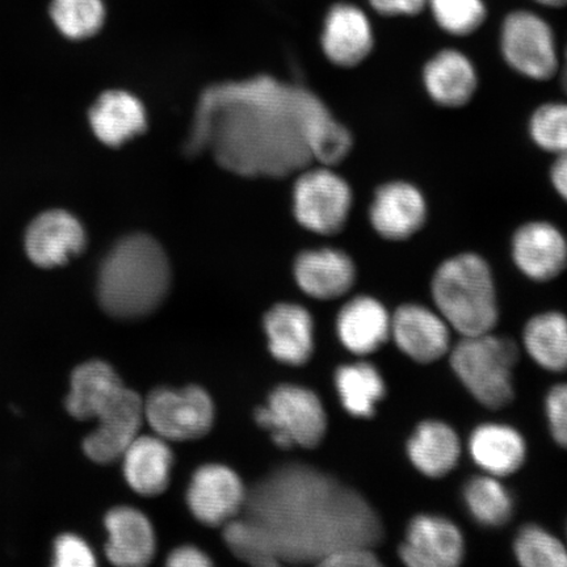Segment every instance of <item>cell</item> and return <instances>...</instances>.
<instances>
[{
    "mask_svg": "<svg viewBox=\"0 0 567 567\" xmlns=\"http://www.w3.org/2000/svg\"><path fill=\"white\" fill-rule=\"evenodd\" d=\"M336 382L344 410L354 417H372L386 395L384 378L378 368L365 361L340 367Z\"/></svg>",
    "mask_w": 567,
    "mask_h": 567,
    "instance_id": "cell-29",
    "label": "cell"
},
{
    "mask_svg": "<svg viewBox=\"0 0 567 567\" xmlns=\"http://www.w3.org/2000/svg\"><path fill=\"white\" fill-rule=\"evenodd\" d=\"M123 457L125 478L134 492L157 496L166 491L174 457L165 439L137 436Z\"/></svg>",
    "mask_w": 567,
    "mask_h": 567,
    "instance_id": "cell-27",
    "label": "cell"
},
{
    "mask_svg": "<svg viewBox=\"0 0 567 567\" xmlns=\"http://www.w3.org/2000/svg\"><path fill=\"white\" fill-rule=\"evenodd\" d=\"M124 388L122 379L111 365L104 361H89L78 367L71 375L66 409L76 420L90 421L110 406Z\"/></svg>",
    "mask_w": 567,
    "mask_h": 567,
    "instance_id": "cell-26",
    "label": "cell"
},
{
    "mask_svg": "<svg viewBox=\"0 0 567 567\" xmlns=\"http://www.w3.org/2000/svg\"><path fill=\"white\" fill-rule=\"evenodd\" d=\"M295 275L303 292L318 300L339 299L350 292L358 278L350 255L330 247L302 252Z\"/></svg>",
    "mask_w": 567,
    "mask_h": 567,
    "instance_id": "cell-19",
    "label": "cell"
},
{
    "mask_svg": "<svg viewBox=\"0 0 567 567\" xmlns=\"http://www.w3.org/2000/svg\"><path fill=\"white\" fill-rule=\"evenodd\" d=\"M49 12L56 30L74 41L94 38L106 18L103 0H52Z\"/></svg>",
    "mask_w": 567,
    "mask_h": 567,
    "instance_id": "cell-31",
    "label": "cell"
},
{
    "mask_svg": "<svg viewBox=\"0 0 567 567\" xmlns=\"http://www.w3.org/2000/svg\"><path fill=\"white\" fill-rule=\"evenodd\" d=\"M432 301L460 336L492 332L498 323V292L493 268L476 251H463L441 261L432 275Z\"/></svg>",
    "mask_w": 567,
    "mask_h": 567,
    "instance_id": "cell-4",
    "label": "cell"
},
{
    "mask_svg": "<svg viewBox=\"0 0 567 567\" xmlns=\"http://www.w3.org/2000/svg\"><path fill=\"white\" fill-rule=\"evenodd\" d=\"M399 556L409 567H456L465 557L463 532L449 517L416 515L409 523Z\"/></svg>",
    "mask_w": 567,
    "mask_h": 567,
    "instance_id": "cell-12",
    "label": "cell"
},
{
    "mask_svg": "<svg viewBox=\"0 0 567 567\" xmlns=\"http://www.w3.org/2000/svg\"><path fill=\"white\" fill-rule=\"evenodd\" d=\"M509 255L524 278L549 282L567 269V236L549 219H529L514 230Z\"/></svg>",
    "mask_w": 567,
    "mask_h": 567,
    "instance_id": "cell-11",
    "label": "cell"
},
{
    "mask_svg": "<svg viewBox=\"0 0 567 567\" xmlns=\"http://www.w3.org/2000/svg\"><path fill=\"white\" fill-rule=\"evenodd\" d=\"M321 42L324 55L336 66L357 68L373 52L371 21L359 7L338 3L326 16Z\"/></svg>",
    "mask_w": 567,
    "mask_h": 567,
    "instance_id": "cell-18",
    "label": "cell"
},
{
    "mask_svg": "<svg viewBox=\"0 0 567 567\" xmlns=\"http://www.w3.org/2000/svg\"><path fill=\"white\" fill-rule=\"evenodd\" d=\"M422 86L430 101L441 109L463 110L477 95L478 69L458 49H442L424 63Z\"/></svg>",
    "mask_w": 567,
    "mask_h": 567,
    "instance_id": "cell-14",
    "label": "cell"
},
{
    "mask_svg": "<svg viewBox=\"0 0 567 567\" xmlns=\"http://www.w3.org/2000/svg\"><path fill=\"white\" fill-rule=\"evenodd\" d=\"M169 281L168 258L158 240L147 234H131L118 240L103 261L99 302L112 317H146L166 299Z\"/></svg>",
    "mask_w": 567,
    "mask_h": 567,
    "instance_id": "cell-3",
    "label": "cell"
},
{
    "mask_svg": "<svg viewBox=\"0 0 567 567\" xmlns=\"http://www.w3.org/2000/svg\"><path fill=\"white\" fill-rule=\"evenodd\" d=\"M110 540L106 557L116 566L142 567L151 564L155 536L151 522L131 507L113 508L105 517Z\"/></svg>",
    "mask_w": 567,
    "mask_h": 567,
    "instance_id": "cell-22",
    "label": "cell"
},
{
    "mask_svg": "<svg viewBox=\"0 0 567 567\" xmlns=\"http://www.w3.org/2000/svg\"><path fill=\"white\" fill-rule=\"evenodd\" d=\"M90 125L104 145L120 147L144 133L146 111L136 96L125 91H106L89 113Z\"/></svg>",
    "mask_w": 567,
    "mask_h": 567,
    "instance_id": "cell-24",
    "label": "cell"
},
{
    "mask_svg": "<svg viewBox=\"0 0 567 567\" xmlns=\"http://www.w3.org/2000/svg\"><path fill=\"white\" fill-rule=\"evenodd\" d=\"M557 78L559 83H561L564 94L567 96V45L565 48L564 54L561 55V63H559Z\"/></svg>",
    "mask_w": 567,
    "mask_h": 567,
    "instance_id": "cell-42",
    "label": "cell"
},
{
    "mask_svg": "<svg viewBox=\"0 0 567 567\" xmlns=\"http://www.w3.org/2000/svg\"><path fill=\"white\" fill-rule=\"evenodd\" d=\"M352 147L349 127L315 92L260 75L205 90L184 152L195 157L208 151L240 176L284 177L313 161L339 165Z\"/></svg>",
    "mask_w": 567,
    "mask_h": 567,
    "instance_id": "cell-1",
    "label": "cell"
},
{
    "mask_svg": "<svg viewBox=\"0 0 567 567\" xmlns=\"http://www.w3.org/2000/svg\"><path fill=\"white\" fill-rule=\"evenodd\" d=\"M545 414L553 441L567 450V382L549 390L545 399Z\"/></svg>",
    "mask_w": 567,
    "mask_h": 567,
    "instance_id": "cell-36",
    "label": "cell"
},
{
    "mask_svg": "<svg viewBox=\"0 0 567 567\" xmlns=\"http://www.w3.org/2000/svg\"><path fill=\"white\" fill-rule=\"evenodd\" d=\"M390 337L402 353L420 364H431L451 349L450 324L422 303L400 305L390 321Z\"/></svg>",
    "mask_w": 567,
    "mask_h": 567,
    "instance_id": "cell-13",
    "label": "cell"
},
{
    "mask_svg": "<svg viewBox=\"0 0 567 567\" xmlns=\"http://www.w3.org/2000/svg\"><path fill=\"white\" fill-rule=\"evenodd\" d=\"M243 482L229 467L205 465L195 473L188 491L190 512L209 527L223 526L245 505Z\"/></svg>",
    "mask_w": 567,
    "mask_h": 567,
    "instance_id": "cell-17",
    "label": "cell"
},
{
    "mask_svg": "<svg viewBox=\"0 0 567 567\" xmlns=\"http://www.w3.org/2000/svg\"><path fill=\"white\" fill-rule=\"evenodd\" d=\"M352 188L329 166L307 169L295 186V213L299 223L321 236H337L352 210Z\"/></svg>",
    "mask_w": 567,
    "mask_h": 567,
    "instance_id": "cell-8",
    "label": "cell"
},
{
    "mask_svg": "<svg viewBox=\"0 0 567 567\" xmlns=\"http://www.w3.org/2000/svg\"><path fill=\"white\" fill-rule=\"evenodd\" d=\"M463 499L473 520L485 528H501L512 520L514 499L501 478L482 474L466 481Z\"/></svg>",
    "mask_w": 567,
    "mask_h": 567,
    "instance_id": "cell-30",
    "label": "cell"
},
{
    "mask_svg": "<svg viewBox=\"0 0 567 567\" xmlns=\"http://www.w3.org/2000/svg\"><path fill=\"white\" fill-rule=\"evenodd\" d=\"M246 516L267 532L280 563H321L350 547L384 538L378 512L363 495L315 467H279L246 496Z\"/></svg>",
    "mask_w": 567,
    "mask_h": 567,
    "instance_id": "cell-2",
    "label": "cell"
},
{
    "mask_svg": "<svg viewBox=\"0 0 567 567\" xmlns=\"http://www.w3.org/2000/svg\"><path fill=\"white\" fill-rule=\"evenodd\" d=\"M374 11L384 17H415L427 0H370Z\"/></svg>",
    "mask_w": 567,
    "mask_h": 567,
    "instance_id": "cell-39",
    "label": "cell"
},
{
    "mask_svg": "<svg viewBox=\"0 0 567 567\" xmlns=\"http://www.w3.org/2000/svg\"><path fill=\"white\" fill-rule=\"evenodd\" d=\"M269 349L282 363L302 365L313 352V321L307 310L280 303L265 318Z\"/></svg>",
    "mask_w": 567,
    "mask_h": 567,
    "instance_id": "cell-25",
    "label": "cell"
},
{
    "mask_svg": "<svg viewBox=\"0 0 567 567\" xmlns=\"http://www.w3.org/2000/svg\"><path fill=\"white\" fill-rule=\"evenodd\" d=\"M54 558V565L59 567H92L96 564L89 545L75 535L56 538Z\"/></svg>",
    "mask_w": 567,
    "mask_h": 567,
    "instance_id": "cell-37",
    "label": "cell"
},
{
    "mask_svg": "<svg viewBox=\"0 0 567 567\" xmlns=\"http://www.w3.org/2000/svg\"><path fill=\"white\" fill-rule=\"evenodd\" d=\"M536 2L543 6L553 7V9H561V7L567 6V0H536Z\"/></svg>",
    "mask_w": 567,
    "mask_h": 567,
    "instance_id": "cell-43",
    "label": "cell"
},
{
    "mask_svg": "<svg viewBox=\"0 0 567 567\" xmlns=\"http://www.w3.org/2000/svg\"><path fill=\"white\" fill-rule=\"evenodd\" d=\"M224 538L240 561L260 567L280 564L267 532L247 517L243 520L228 522Z\"/></svg>",
    "mask_w": 567,
    "mask_h": 567,
    "instance_id": "cell-33",
    "label": "cell"
},
{
    "mask_svg": "<svg viewBox=\"0 0 567 567\" xmlns=\"http://www.w3.org/2000/svg\"><path fill=\"white\" fill-rule=\"evenodd\" d=\"M548 177L551 189L567 205V152L553 157Z\"/></svg>",
    "mask_w": 567,
    "mask_h": 567,
    "instance_id": "cell-40",
    "label": "cell"
},
{
    "mask_svg": "<svg viewBox=\"0 0 567 567\" xmlns=\"http://www.w3.org/2000/svg\"><path fill=\"white\" fill-rule=\"evenodd\" d=\"M86 246V231L66 210H48L35 217L25 234V251L35 266L69 264Z\"/></svg>",
    "mask_w": 567,
    "mask_h": 567,
    "instance_id": "cell-16",
    "label": "cell"
},
{
    "mask_svg": "<svg viewBox=\"0 0 567 567\" xmlns=\"http://www.w3.org/2000/svg\"><path fill=\"white\" fill-rule=\"evenodd\" d=\"M528 137L538 151L553 155L567 152V101H548L532 111Z\"/></svg>",
    "mask_w": 567,
    "mask_h": 567,
    "instance_id": "cell-32",
    "label": "cell"
},
{
    "mask_svg": "<svg viewBox=\"0 0 567 567\" xmlns=\"http://www.w3.org/2000/svg\"><path fill=\"white\" fill-rule=\"evenodd\" d=\"M499 49L506 65L524 80L545 83L557 78L561 55L556 35L536 13H509L501 28Z\"/></svg>",
    "mask_w": 567,
    "mask_h": 567,
    "instance_id": "cell-6",
    "label": "cell"
},
{
    "mask_svg": "<svg viewBox=\"0 0 567 567\" xmlns=\"http://www.w3.org/2000/svg\"><path fill=\"white\" fill-rule=\"evenodd\" d=\"M514 555L524 567H567L564 543L537 524H527L517 532Z\"/></svg>",
    "mask_w": 567,
    "mask_h": 567,
    "instance_id": "cell-34",
    "label": "cell"
},
{
    "mask_svg": "<svg viewBox=\"0 0 567 567\" xmlns=\"http://www.w3.org/2000/svg\"><path fill=\"white\" fill-rule=\"evenodd\" d=\"M430 205L415 183L395 179L374 189L368 219L372 230L386 243H408L427 225Z\"/></svg>",
    "mask_w": 567,
    "mask_h": 567,
    "instance_id": "cell-10",
    "label": "cell"
},
{
    "mask_svg": "<svg viewBox=\"0 0 567 567\" xmlns=\"http://www.w3.org/2000/svg\"><path fill=\"white\" fill-rule=\"evenodd\" d=\"M430 6L441 30L456 38L476 33L486 20L482 0H430Z\"/></svg>",
    "mask_w": 567,
    "mask_h": 567,
    "instance_id": "cell-35",
    "label": "cell"
},
{
    "mask_svg": "<svg viewBox=\"0 0 567 567\" xmlns=\"http://www.w3.org/2000/svg\"><path fill=\"white\" fill-rule=\"evenodd\" d=\"M467 451L482 472L498 478L513 476L527 460L526 439L505 423L477 425L467 441Z\"/></svg>",
    "mask_w": 567,
    "mask_h": 567,
    "instance_id": "cell-20",
    "label": "cell"
},
{
    "mask_svg": "<svg viewBox=\"0 0 567 567\" xmlns=\"http://www.w3.org/2000/svg\"><path fill=\"white\" fill-rule=\"evenodd\" d=\"M406 455L423 476L443 478L458 464L460 437L449 423L436 420L423 421L409 437Z\"/></svg>",
    "mask_w": 567,
    "mask_h": 567,
    "instance_id": "cell-23",
    "label": "cell"
},
{
    "mask_svg": "<svg viewBox=\"0 0 567 567\" xmlns=\"http://www.w3.org/2000/svg\"><path fill=\"white\" fill-rule=\"evenodd\" d=\"M144 408L152 429L162 439L174 442L195 441L207 435L215 415L210 396L198 386L155 389L148 394Z\"/></svg>",
    "mask_w": 567,
    "mask_h": 567,
    "instance_id": "cell-9",
    "label": "cell"
},
{
    "mask_svg": "<svg viewBox=\"0 0 567 567\" xmlns=\"http://www.w3.org/2000/svg\"><path fill=\"white\" fill-rule=\"evenodd\" d=\"M519 349L512 338L463 337L451 352L453 373L480 405L505 409L515 399L514 368Z\"/></svg>",
    "mask_w": 567,
    "mask_h": 567,
    "instance_id": "cell-5",
    "label": "cell"
},
{
    "mask_svg": "<svg viewBox=\"0 0 567 567\" xmlns=\"http://www.w3.org/2000/svg\"><path fill=\"white\" fill-rule=\"evenodd\" d=\"M255 420L260 427L271 431L274 442L280 449L293 444L315 449L328 429V416L316 393L295 385L274 390L268 406L259 408Z\"/></svg>",
    "mask_w": 567,
    "mask_h": 567,
    "instance_id": "cell-7",
    "label": "cell"
},
{
    "mask_svg": "<svg viewBox=\"0 0 567 567\" xmlns=\"http://www.w3.org/2000/svg\"><path fill=\"white\" fill-rule=\"evenodd\" d=\"M523 343L529 358L551 373L567 371V316L558 310L543 311L524 326Z\"/></svg>",
    "mask_w": 567,
    "mask_h": 567,
    "instance_id": "cell-28",
    "label": "cell"
},
{
    "mask_svg": "<svg viewBox=\"0 0 567 567\" xmlns=\"http://www.w3.org/2000/svg\"><path fill=\"white\" fill-rule=\"evenodd\" d=\"M319 565L328 567H374L380 566L381 563L373 548L350 547L331 553Z\"/></svg>",
    "mask_w": 567,
    "mask_h": 567,
    "instance_id": "cell-38",
    "label": "cell"
},
{
    "mask_svg": "<svg viewBox=\"0 0 567 567\" xmlns=\"http://www.w3.org/2000/svg\"><path fill=\"white\" fill-rule=\"evenodd\" d=\"M392 315L372 296H358L347 302L338 316V334L347 350L370 354L390 338Z\"/></svg>",
    "mask_w": 567,
    "mask_h": 567,
    "instance_id": "cell-21",
    "label": "cell"
},
{
    "mask_svg": "<svg viewBox=\"0 0 567 567\" xmlns=\"http://www.w3.org/2000/svg\"><path fill=\"white\" fill-rule=\"evenodd\" d=\"M144 416V401L125 386L117 399L97 415L96 430L84 439V452L99 464H111L122 458L127 446L137 437Z\"/></svg>",
    "mask_w": 567,
    "mask_h": 567,
    "instance_id": "cell-15",
    "label": "cell"
},
{
    "mask_svg": "<svg viewBox=\"0 0 567 567\" xmlns=\"http://www.w3.org/2000/svg\"><path fill=\"white\" fill-rule=\"evenodd\" d=\"M210 564V559L194 547L177 548L167 559V565L173 567H205Z\"/></svg>",
    "mask_w": 567,
    "mask_h": 567,
    "instance_id": "cell-41",
    "label": "cell"
}]
</instances>
